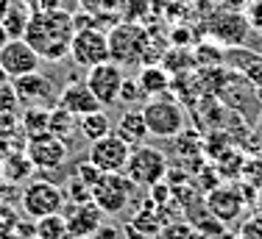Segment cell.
Returning <instances> with one entry per match:
<instances>
[{"label": "cell", "mask_w": 262, "mask_h": 239, "mask_svg": "<svg viewBox=\"0 0 262 239\" xmlns=\"http://www.w3.org/2000/svg\"><path fill=\"white\" fill-rule=\"evenodd\" d=\"M134 181L126 173H101V178L92 184V203L103 214H120L134 198Z\"/></svg>", "instance_id": "cell-5"}, {"label": "cell", "mask_w": 262, "mask_h": 239, "mask_svg": "<svg viewBox=\"0 0 262 239\" xmlns=\"http://www.w3.org/2000/svg\"><path fill=\"white\" fill-rule=\"evenodd\" d=\"M78 131L86 142H95V139H103L106 134H112V119L103 109L92 111V114H84L78 117Z\"/></svg>", "instance_id": "cell-19"}, {"label": "cell", "mask_w": 262, "mask_h": 239, "mask_svg": "<svg viewBox=\"0 0 262 239\" xmlns=\"http://www.w3.org/2000/svg\"><path fill=\"white\" fill-rule=\"evenodd\" d=\"M28 20H31L28 6L23 3V0H17V3L9 6V11H6V17L0 20V25L6 28L9 39H23V36H26V28H28Z\"/></svg>", "instance_id": "cell-20"}, {"label": "cell", "mask_w": 262, "mask_h": 239, "mask_svg": "<svg viewBox=\"0 0 262 239\" xmlns=\"http://www.w3.org/2000/svg\"><path fill=\"white\" fill-rule=\"evenodd\" d=\"M176 6H190V3H198V0H173Z\"/></svg>", "instance_id": "cell-37"}, {"label": "cell", "mask_w": 262, "mask_h": 239, "mask_svg": "<svg viewBox=\"0 0 262 239\" xmlns=\"http://www.w3.org/2000/svg\"><path fill=\"white\" fill-rule=\"evenodd\" d=\"M78 128V117H73L70 111H64L61 106H53L51 109V117H48V131L59 139H67L73 131Z\"/></svg>", "instance_id": "cell-22"}, {"label": "cell", "mask_w": 262, "mask_h": 239, "mask_svg": "<svg viewBox=\"0 0 262 239\" xmlns=\"http://www.w3.org/2000/svg\"><path fill=\"white\" fill-rule=\"evenodd\" d=\"M9 81V75H6V70H3V64H0V84H6Z\"/></svg>", "instance_id": "cell-36"}, {"label": "cell", "mask_w": 262, "mask_h": 239, "mask_svg": "<svg viewBox=\"0 0 262 239\" xmlns=\"http://www.w3.org/2000/svg\"><path fill=\"white\" fill-rule=\"evenodd\" d=\"M9 6H11V0H0V20L6 17V11H9Z\"/></svg>", "instance_id": "cell-34"}, {"label": "cell", "mask_w": 262, "mask_h": 239, "mask_svg": "<svg viewBox=\"0 0 262 239\" xmlns=\"http://www.w3.org/2000/svg\"><path fill=\"white\" fill-rule=\"evenodd\" d=\"M195 228L190 223H170L159 231V239H195Z\"/></svg>", "instance_id": "cell-25"}, {"label": "cell", "mask_w": 262, "mask_h": 239, "mask_svg": "<svg viewBox=\"0 0 262 239\" xmlns=\"http://www.w3.org/2000/svg\"><path fill=\"white\" fill-rule=\"evenodd\" d=\"M207 200L209 214L221 223H234L240 220L243 209H246V200H243V186H232V184H217L212 192L204 195Z\"/></svg>", "instance_id": "cell-12"}, {"label": "cell", "mask_w": 262, "mask_h": 239, "mask_svg": "<svg viewBox=\"0 0 262 239\" xmlns=\"http://www.w3.org/2000/svg\"><path fill=\"white\" fill-rule=\"evenodd\" d=\"M246 17H248V22H251V31H259L262 34V0H251Z\"/></svg>", "instance_id": "cell-32"}, {"label": "cell", "mask_w": 262, "mask_h": 239, "mask_svg": "<svg viewBox=\"0 0 262 239\" xmlns=\"http://www.w3.org/2000/svg\"><path fill=\"white\" fill-rule=\"evenodd\" d=\"M17 106H20V98H17L14 86L9 81L0 84V111H17Z\"/></svg>", "instance_id": "cell-29"}, {"label": "cell", "mask_w": 262, "mask_h": 239, "mask_svg": "<svg viewBox=\"0 0 262 239\" xmlns=\"http://www.w3.org/2000/svg\"><path fill=\"white\" fill-rule=\"evenodd\" d=\"M123 81H126V75H123V67L115 64V61H103V64H95L86 70V78L84 84L90 86V92L98 98V103L103 106V109H109V106L120 103V86Z\"/></svg>", "instance_id": "cell-8"}, {"label": "cell", "mask_w": 262, "mask_h": 239, "mask_svg": "<svg viewBox=\"0 0 262 239\" xmlns=\"http://www.w3.org/2000/svg\"><path fill=\"white\" fill-rule=\"evenodd\" d=\"M67 153H70L67 142L59 139V136H53L51 131L36 134V136H28V139H26V156H28V161L36 170H56V167H61L67 161Z\"/></svg>", "instance_id": "cell-10"}, {"label": "cell", "mask_w": 262, "mask_h": 239, "mask_svg": "<svg viewBox=\"0 0 262 239\" xmlns=\"http://www.w3.org/2000/svg\"><path fill=\"white\" fill-rule=\"evenodd\" d=\"M56 106H61L64 111H70L73 117H84V114H92V111L103 109L84 81H70V84H67L64 89L59 92Z\"/></svg>", "instance_id": "cell-14"}, {"label": "cell", "mask_w": 262, "mask_h": 239, "mask_svg": "<svg viewBox=\"0 0 262 239\" xmlns=\"http://www.w3.org/2000/svg\"><path fill=\"white\" fill-rule=\"evenodd\" d=\"M137 84H140V89L145 98H162L170 89L173 81L162 64H142L140 73H137Z\"/></svg>", "instance_id": "cell-17"}, {"label": "cell", "mask_w": 262, "mask_h": 239, "mask_svg": "<svg viewBox=\"0 0 262 239\" xmlns=\"http://www.w3.org/2000/svg\"><path fill=\"white\" fill-rule=\"evenodd\" d=\"M20 203H23V211L34 220H42V217H51V214H61L64 211V189L56 186L53 181H34L28 184L20 195Z\"/></svg>", "instance_id": "cell-6"}, {"label": "cell", "mask_w": 262, "mask_h": 239, "mask_svg": "<svg viewBox=\"0 0 262 239\" xmlns=\"http://www.w3.org/2000/svg\"><path fill=\"white\" fill-rule=\"evenodd\" d=\"M148 45L151 36L137 22H120L109 31V59L120 67L148 64Z\"/></svg>", "instance_id": "cell-2"}, {"label": "cell", "mask_w": 262, "mask_h": 239, "mask_svg": "<svg viewBox=\"0 0 262 239\" xmlns=\"http://www.w3.org/2000/svg\"><path fill=\"white\" fill-rule=\"evenodd\" d=\"M70 59L84 70L109 61V34H103L95 25L92 28H78L70 45Z\"/></svg>", "instance_id": "cell-9"}, {"label": "cell", "mask_w": 262, "mask_h": 239, "mask_svg": "<svg viewBox=\"0 0 262 239\" xmlns=\"http://www.w3.org/2000/svg\"><path fill=\"white\" fill-rule=\"evenodd\" d=\"M36 236L39 239H70V228H67V220L61 214H51L36 220Z\"/></svg>", "instance_id": "cell-24"}, {"label": "cell", "mask_w": 262, "mask_h": 239, "mask_svg": "<svg viewBox=\"0 0 262 239\" xmlns=\"http://www.w3.org/2000/svg\"><path fill=\"white\" fill-rule=\"evenodd\" d=\"M61 217L67 220V228H70L73 236H90L98 231V225H101V220H103V211L98 209L92 200H86V203L64 206Z\"/></svg>", "instance_id": "cell-15"}, {"label": "cell", "mask_w": 262, "mask_h": 239, "mask_svg": "<svg viewBox=\"0 0 262 239\" xmlns=\"http://www.w3.org/2000/svg\"><path fill=\"white\" fill-rule=\"evenodd\" d=\"M48 117H51V109H48V106H28V111L20 119L26 136L45 134V131H48Z\"/></svg>", "instance_id": "cell-23"}, {"label": "cell", "mask_w": 262, "mask_h": 239, "mask_svg": "<svg viewBox=\"0 0 262 239\" xmlns=\"http://www.w3.org/2000/svg\"><path fill=\"white\" fill-rule=\"evenodd\" d=\"M6 42H9V34H6V28H3V25H0V50L6 47Z\"/></svg>", "instance_id": "cell-35"}, {"label": "cell", "mask_w": 262, "mask_h": 239, "mask_svg": "<svg viewBox=\"0 0 262 239\" xmlns=\"http://www.w3.org/2000/svg\"><path fill=\"white\" fill-rule=\"evenodd\" d=\"M243 178L254 186H262V156L259 159H248L246 167H243Z\"/></svg>", "instance_id": "cell-30"}, {"label": "cell", "mask_w": 262, "mask_h": 239, "mask_svg": "<svg viewBox=\"0 0 262 239\" xmlns=\"http://www.w3.org/2000/svg\"><path fill=\"white\" fill-rule=\"evenodd\" d=\"M142 117H145L148 134L157 136V139H173V136L182 134L184 125H187L182 103L173 98H165V95L148 100L142 106Z\"/></svg>", "instance_id": "cell-3"}, {"label": "cell", "mask_w": 262, "mask_h": 239, "mask_svg": "<svg viewBox=\"0 0 262 239\" xmlns=\"http://www.w3.org/2000/svg\"><path fill=\"white\" fill-rule=\"evenodd\" d=\"M140 100H145V95H142L137 78H126V81H123V86H120V103L134 106V103H140Z\"/></svg>", "instance_id": "cell-27"}, {"label": "cell", "mask_w": 262, "mask_h": 239, "mask_svg": "<svg viewBox=\"0 0 262 239\" xmlns=\"http://www.w3.org/2000/svg\"><path fill=\"white\" fill-rule=\"evenodd\" d=\"M76 178H81L86 186H92L98 178H101V170L92 164L90 159H84V161H78V164H76Z\"/></svg>", "instance_id": "cell-28"}, {"label": "cell", "mask_w": 262, "mask_h": 239, "mask_svg": "<svg viewBox=\"0 0 262 239\" xmlns=\"http://www.w3.org/2000/svg\"><path fill=\"white\" fill-rule=\"evenodd\" d=\"M11 86H14L20 103H26V106H48L51 103L53 86L39 70L28 73V75H20V78H11Z\"/></svg>", "instance_id": "cell-16"}, {"label": "cell", "mask_w": 262, "mask_h": 239, "mask_svg": "<svg viewBox=\"0 0 262 239\" xmlns=\"http://www.w3.org/2000/svg\"><path fill=\"white\" fill-rule=\"evenodd\" d=\"M237 239H262V214L254 217V220H248V223H243Z\"/></svg>", "instance_id": "cell-31"}, {"label": "cell", "mask_w": 262, "mask_h": 239, "mask_svg": "<svg viewBox=\"0 0 262 239\" xmlns=\"http://www.w3.org/2000/svg\"><path fill=\"white\" fill-rule=\"evenodd\" d=\"M34 170L36 167L28 161L26 150H23V153H9V156H6V161H3V178L11 181V184H20V181H26Z\"/></svg>", "instance_id": "cell-21"}, {"label": "cell", "mask_w": 262, "mask_h": 239, "mask_svg": "<svg viewBox=\"0 0 262 239\" xmlns=\"http://www.w3.org/2000/svg\"><path fill=\"white\" fill-rule=\"evenodd\" d=\"M248 34H251V22H248V17L243 11L223 9V11H215L207 20V36L223 47L246 45Z\"/></svg>", "instance_id": "cell-7"}, {"label": "cell", "mask_w": 262, "mask_h": 239, "mask_svg": "<svg viewBox=\"0 0 262 239\" xmlns=\"http://www.w3.org/2000/svg\"><path fill=\"white\" fill-rule=\"evenodd\" d=\"M115 134L120 136V139L126 142L128 148H137V145L145 142V136H151V134H148V125H145V117H142V109H140V111H137V109H128L126 114L117 119Z\"/></svg>", "instance_id": "cell-18"}, {"label": "cell", "mask_w": 262, "mask_h": 239, "mask_svg": "<svg viewBox=\"0 0 262 239\" xmlns=\"http://www.w3.org/2000/svg\"><path fill=\"white\" fill-rule=\"evenodd\" d=\"M28 239H39V236H28Z\"/></svg>", "instance_id": "cell-38"}, {"label": "cell", "mask_w": 262, "mask_h": 239, "mask_svg": "<svg viewBox=\"0 0 262 239\" xmlns=\"http://www.w3.org/2000/svg\"><path fill=\"white\" fill-rule=\"evenodd\" d=\"M167 170H170L167 156L162 153L159 148L137 145V148H131V156H128L123 173L134 181V186H145V189H151V186H157V184H162V181L167 178Z\"/></svg>", "instance_id": "cell-4"}, {"label": "cell", "mask_w": 262, "mask_h": 239, "mask_svg": "<svg viewBox=\"0 0 262 239\" xmlns=\"http://www.w3.org/2000/svg\"><path fill=\"white\" fill-rule=\"evenodd\" d=\"M23 3L28 6L31 14H36V11H51V9H61L59 0H23Z\"/></svg>", "instance_id": "cell-33"}, {"label": "cell", "mask_w": 262, "mask_h": 239, "mask_svg": "<svg viewBox=\"0 0 262 239\" xmlns=\"http://www.w3.org/2000/svg\"><path fill=\"white\" fill-rule=\"evenodd\" d=\"M128 156H131V148L115 134V131L106 134L103 139L90 142V150H86V159L101 170V173H123Z\"/></svg>", "instance_id": "cell-11"}, {"label": "cell", "mask_w": 262, "mask_h": 239, "mask_svg": "<svg viewBox=\"0 0 262 239\" xmlns=\"http://www.w3.org/2000/svg\"><path fill=\"white\" fill-rule=\"evenodd\" d=\"M0 64H3V70L11 81V78H20V75L36 73L42 64V59L26 39H9L6 47L0 50Z\"/></svg>", "instance_id": "cell-13"}, {"label": "cell", "mask_w": 262, "mask_h": 239, "mask_svg": "<svg viewBox=\"0 0 262 239\" xmlns=\"http://www.w3.org/2000/svg\"><path fill=\"white\" fill-rule=\"evenodd\" d=\"M20 128H23L20 117H17L14 111H0V142L17 136V131H20Z\"/></svg>", "instance_id": "cell-26"}, {"label": "cell", "mask_w": 262, "mask_h": 239, "mask_svg": "<svg viewBox=\"0 0 262 239\" xmlns=\"http://www.w3.org/2000/svg\"><path fill=\"white\" fill-rule=\"evenodd\" d=\"M73 36H76L73 11L51 9V11H36V14H31L23 39L39 53L42 61H61L70 56Z\"/></svg>", "instance_id": "cell-1"}]
</instances>
